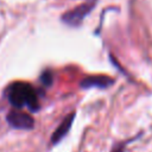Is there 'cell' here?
Returning a JSON list of instances; mask_svg holds the SVG:
<instances>
[{"label":"cell","instance_id":"cell-5","mask_svg":"<svg viewBox=\"0 0 152 152\" xmlns=\"http://www.w3.org/2000/svg\"><path fill=\"white\" fill-rule=\"evenodd\" d=\"M74 118H75V113H71V114H69L64 118V120L59 124V126L56 128V131L51 135V142L52 144L59 142L65 137V134L70 131V127L74 122Z\"/></svg>","mask_w":152,"mask_h":152},{"label":"cell","instance_id":"cell-2","mask_svg":"<svg viewBox=\"0 0 152 152\" xmlns=\"http://www.w3.org/2000/svg\"><path fill=\"white\" fill-rule=\"evenodd\" d=\"M96 0H87L86 2L74 7L72 10L65 12L62 15V20L64 24L69 25V26H80L83 21V19L93 11V8L95 7Z\"/></svg>","mask_w":152,"mask_h":152},{"label":"cell","instance_id":"cell-4","mask_svg":"<svg viewBox=\"0 0 152 152\" xmlns=\"http://www.w3.org/2000/svg\"><path fill=\"white\" fill-rule=\"evenodd\" d=\"M114 80L108 77V76H103V75H95V76H88L86 78H83L81 81V87L84 89L88 88H100V89H106L109 88L110 86H113Z\"/></svg>","mask_w":152,"mask_h":152},{"label":"cell","instance_id":"cell-1","mask_svg":"<svg viewBox=\"0 0 152 152\" xmlns=\"http://www.w3.org/2000/svg\"><path fill=\"white\" fill-rule=\"evenodd\" d=\"M7 97L14 108L28 107L30 110H38L39 101L33 87L26 82H14L7 89Z\"/></svg>","mask_w":152,"mask_h":152},{"label":"cell","instance_id":"cell-7","mask_svg":"<svg viewBox=\"0 0 152 152\" xmlns=\"http://www.w3.org/2000/svg\"><path fill=\"white\" fill-rule=\"evenodd\" d=\"M125 145L126 142H118L113 146L112 152H125Z\"/></svg>","mask_w":152,"mask_h":152},{"label":"cell","instance_id":"cell-3","mask_svg":"<svg viewBox=\"0 0 152 152\" xmlns=\"http://www.w3.org/2000/svg\"><path fill=\"white\" fill-rule=\"evenodd\" d=\"M6 120L10 124V126H12L13 128H18V129H31L34 126L33 118L30 114L18 108L10 110L6 116Z\"/></svg>","mask_w":152,"mask_h":152},{"label":"cell","instance_id":"cell-6","mask_svg":"<svg viewBox=\"0 0 152 152\" xmlns=\"http://www.w3.org/2000/svg\"><path fill=\"white\" fill-rule=\"evenodd\" d=\"M40 82L44 86H51L52 84V74L49 70H45L42 75H40Z\"/></svg>","mask_w":152,"mask_h":152}]
</instances>
